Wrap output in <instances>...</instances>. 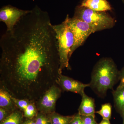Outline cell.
I'll return each mask as SVG.
<instances>
[{
	"mask_svg": "<svg viewBox=\"0 0 124 124\" xmlns=\"http://www.w3.org/2000/svg\"><path fill=\"white\" fill-rule=\"evenodd\" d=\"M68 27L73 33L74 42L71 49L69 57L78 48L84 44L92 33L95 32L94 29L87 23L73 17L70 18L67 15L66 18Z\"/></svg>",
	"mask_w": 124,
	"mask_h": 124,
	"instance_id": "cell-5",
	"label": "cell"
},
{
	"mask_svg": "<svg viewBox=\"0 0 124 124\" xmlns=\"http://www.w3.org/2000/svg\"><path fill=\"white\" fill-rule=\"evenodd\" d=\"M120 82L119 86L124 85V68L123 69L121 73L120 74Z\"/></svg>",
	"mask_w": 124,
	"mask_h": 124,
	"instance_id": "cell-22",
	"label": "cell"
},
{
	"mask_svg": "<svg viewBox=\"0 0 124 124\" xmlns=\"http://www.w3.org/2000/svg\"><path fill=\"white\" fill-rule=\"evenodd\" d=\"M62 90L56 83L46 90L35 102L38 111L46 114L54 112L56 102L61 95Z\"/></svg>",
	"mask_w": 124,
	"mask_h": 124,
	"instance_id": "cell-6",
	"label": "cell"
},
{
	"mask_svg": "<svg viewBox=\"0 0 124 124\" xmlns=\"http://www.w3.org/2000/svg\"><path fill=\"white\" fill-rule=\"evenodd\" d=\"M122 1H123V2L124 3V0H122Z\"/></svg>",
	"mask_w": 124,
	"mask_h": 124,
	"instance_id": "cell-26",
	"label": "cell"
},
{
	"mask_svg": "<svg viewBox=\"0 0 124 124\" xmlns=\"http://www.w3.org/2000/svg\"><path fill=\"white\" fill-rule=\"evenodd\" d=\"M118 71L111 59L103 58L99 60L93 69L90 86L98 94L103 95L113 88L117 79Z\"/></svg>",
	"mask_w": 124,
	"mask_h": 124,
	"instance_id": "cell-2",
	"label": "cell"
},
{
	"mask_svg": "<svg viewBox=\"0 0 124 124\" xmlns=\"http://www.w3.org/2000/svg\"><path fill=\"white\" fill-rule=\"evenodd\" d=\"M11 99L13 100V101L17 107L23 111L26 108L29 103L31 102L26 99L16 98L11 96Z\"/></svg>",
	"mask_w": 124,
	"mask_h": 124,
	"instance_id": "cell-17",
	"label": "cell"
},
{
	"mask_svg": "<svg viewBox=\"0 0 124 124\" xmlns=\"http://www.w3.org/2000/svg\"><path fill=\"white\" fill-rule=\"evenodd\" d=\"M23 118L22 112L16 110L0 122V124H22Z\"/></svg>",
	"mask_w": 124,
	"mask_h": 124,
	"instance_id": "cell-13",
	"label": "cell"
},
{
	"mask_svg": "<svg viewBox=\"0 0 124 124\" xmlns=\"http://www.w3.org/2000/svg\"><path fill=\"white\" fill-rule=\"evenodd\" d=\"M56 84L61 89L64 91L72 92L82 95L85 89L90 86V84H84L60 74L56 81Z\"/></svg>",
	"mask_w": 124,
	"mask_h": 124,
	"instance_id": "cell-8",
	"label": "cell"
},
{
	"mask_svg": "<svg viewBox=\"0 0 124 124\" xmlns=\"http://www.w3.org/2000/svg\"><path fill=\"white\" fill-rule=\"evenodd\" d=\"M22 124H36L35 120H32V119H28L24 122H23Z\"/></svg>",
	"mask_w": 124,
	"mask_h": 124,
	"instance_id": "cell-23",
	"label": "cell"
},
{
	"mask_svg": "<svg viewBox=\"0 0 124 124\" xmlns=\"http://www.w3.org/2000/svg\"><path fill=\"white\" fill-rule=\"evenodd\" d=\"M51 124H69L73 119V116H64L55 112L48 114Z\"/></svg>",
	"mask_w": 124,
	"mask_h": 124,
	"instance_id": "cell-14",
	"label": "cell"
},
{
	"mask_svg": "<svg viewBox=\"0 0 124 124\" xmlns=\"http://www.w3.org/2000/svg\"><path fill=\"white\" fill-rule=\"evenodd\" d=\"M81 117L84 124H97L94 116H81Z\"/></svg>",
	"mask_w": 124,
	"mask_h": 124,
	"instance_id": "cell-19",
	"label": "cell"
},
{
	"mask_svg": "<svg viewBox=\"0 0 124 124\" xmlns=\"http://www.w3.org/2000/svg\"><path fill=\"white\" fill-rule=\"evenodd\" d=\"M115 106L116 108L122 114L124 111V85L117 87L112 92Z\"/></svg>",
	"mask_w": 124,
	"mask_h": 124,
	"instance_id": "cell-12",
	"label": "cell"
},
{
	"mask_svg": "<svg viewBox=\"0 0 124 124\" xmlns=\"http://www.w3.org/2000/svg\"><path fill=\"white\" fill-rule=\"evenodd\" d=\"M122 117H123V124H124V112H123V113H122Z\"/></svg>",
	"mask_w": 124,
	"mask_h": 124,
	"instance_id": "cell-25",
	"label": "cell"
},
{
	"mask_svg": "<svg viewBox=\"0 0 124 124\" xmlns=\"http://www.w3.org/2000/svg\"><path fill=\"white\" fill-rule=\"evenodd\" d=\"M82 100L78 109L81 116H95V103L94 100L90 97L85 93L81 95Z\"/></svg>",
	"mask_w": 124,
	"mask_h": 124,
	"instance_id": "cell-9",
	"label": "cell"
},
{
	"mask_svg": "<svg viewBox=\"0 0 124 124\" xmlns=\"http://www.w3.org/2000/svg\"><path fill=\"white\" fill-rule=\"evenodd\" d=\"M31 11L20 9L9 5L6 6L0 10V21L6 25V31H10L21 19Z\"/></svg>",
	"mask_w": 124,
	"mask_h": 124,
	"instance_id": "cell-7",
	"label": "cell"
},
{
	"mask_svg": "<svg viewBox=\"0 0 124 124\" xmlns=\"http://www.w3.org/2000/svg\"><path fill=\"white\" fill-rule=\"evenodd\" d=\"M37 111L35 102H31L23 111V116L27 119H32L36 116Z\"/></svg>",
	"mask_w": 124,
	"mask_h": 124,
	"instance_id": "cell-16",
	"label": "cell"
},
{
	"mask_svg": "<svg viewBox=\"0 0 124 124\" xmlns=\"http://www.w3.org/2000/svg\"><path fill=\"white\" fill-rule=\"evenodd\" d=\"M48 14L37 7L0 40V86L35 102L60 75L57 41Z\"/></svg>",
	"mask_w": 124,
	"mask_h": 124,
	"instance_id": "cell-1",
	"label": "cell"
},
{
	"mask_svg": "<svg viewBox=\"0 0 124 124\" xmlns=\"http://www.w3.org/2000/svg\"><path fill=\"white\" fill-rule=\"evenodd\" d=\"M80 6L98 11H106L112 9L110 5L106 0H84Z\"/></svg>",
	"mask_w": 124,
	"mask_h": 124,
	"instance_id": "cell-10",
	"label": "cell"
},
{
	"mask_svg": "<svg viewBox=\"0 0 124 124\" xmlns=\"http://www.w3.org/2000/svg\"><path fill=\"white\" fill-rule=\"evenodd\" d=\"M17 107L11 99V95L5 89H0V108H5L9 112H13Z\"/></svg>",
	"mask_w": 124,
	"mask_h": 124,
	"instance_id": "cell-11",
	"label": "cell"
},
{
	"mask_svg": "<svg viewBox=\"0 0 124 124\" xmlns=\"http://www.w3.org/2000/svg\"><path fill=\"white\" fill-rule=\"evenodd\" d=\"M9 112L5 108H0V122H2L9 115H8Z\"/></svg>",
	"mask_w": 124,
	"mask_h": 124,
	"instance_id": "cell-21",
	"label": "cell"
},
{
	"mask_svg": "<svg viewBox=\"0 0 124 124\" xmlns=\"http://www.w3.org/2000/svg\"><path fill=\"white\" fill-rule=\"evenodd\" d=\"M52 26L55 31L57 41L60 60L59 72L60 74H62V71L65 68L70 69L69 55L74 44V36L68 25L66 18L60 24H52Z\"/></svg>",
	"mask_w": 124,
	"mask_h": 124,
	"instance_id": "cell-3",
	"label": "cell"
},
{
	"mask_svg": "<svg viewBox=\"0 0 124 124\" xmlns=\"http://www.w3.org/2000/svg\"><path fill=\"white\" fill-rule=\"evenodd\" d=\"M36 124H51L50 119L46 114L39 112L37 113L35 119Z\"/></svg>",
	"mask_w": 124,
	"mask_h": 124,
	"instance_id": "cell-18",
	"label": "cell"
},
{
	"mask_svg": "<svg viewBox=\"0 0 124 124\" xmlns=\"http://www.w3.org/2000/svg\"><path fill=\"white\" fill-rule=\"evenodd\" d=\"M69 124H84L81 116L78 113L76 115L74 116L73 119Z\"/></svg>",
	"mask_w": 124,
	"mask_h": 124,
	"instance_id": "cell-20",
	"label": "cell"
},
{
	"mask_svg": "<svg viewBox=\"0 0 124 124\" xmlns=\"http://www.w3.org/2000/svg\"><path fill=\"white\" fill-rule=\"evenodd\" d=\"M95 113L100 115L103 119L110 120L111 116L112 106L110 103L102 104L101 109L95 112Z\"/></svg>",
	"mask_w": 124,
	"mask_h": 124,
	"instance_id": "cell-15",
	"label": "cell"
},
{
	"mask_svg": "<svg viewBox=\"0 0 124 124\" xmlns=\"http://www.w3.org/2000/svg\"><path fill=\"white\" fill-rule=\"evenodd\" d=\"M73 17L87 23L95 32L112 28L116 23L114 19L106 11H94L80 5L76 8Z\"/></svg>",
	"mask_w": 124,
	"mask_h": 124,
	"instance_id": "cell-4",
	"label": "cell"
},
{
	"mask_svg": "<svg viewBox=\"0 0 124 124\" xmlns=\"http://www.w3.org/2000/svg\"><path fill=\"white\" fill-rule=\"evenodd\" d=\"M111 124V123L109 120L103 119L99 124Z\"/></svg>",
	"mask_w": 124,
	"mask_h": 124,
	"instance_id": "cell-24",
	"label": "cell"
}]
</instances>
